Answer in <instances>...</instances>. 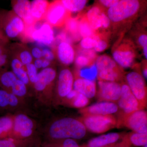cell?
<instances>
[{
	"label": "cell",
	"mask_w": 147,
	"mask_h": 147,
	"mask_svg": "<svg viewBox=\"0 0 147 147\" xmlns=\"http://www.w3.org/2000/svg\"><path fill=\"white\" fill-rule=\"evenodd\" d=\"M142 76L144 78L145 80L147 79V69L146 63H144V65L142 66Z\"/></svg>",
	"instance_id": "cell-50"
},
{
	"label": "cell",
	"mask_w": 147,
	"mask_h": 147,
	"mask_svg": "<svg viewBox=\"0 0 147 147\" xmlns=\"http://www.w3.org/2000/svg\"><path fill=\"white\" fill-rule=\"evenodd\" d=\"M42 59H43L42 58L34 59V61H33V63L37 69L42 68Z\"/></svg>",
	"instance_id": "cell-47"
},
{
	"label": "cell",
	"mask_w": 147,
	"mask_h": 147,
	"mask_svg": "<svg viewBox=\"0 0 147 147\" xmlns=\"http://www.w3.org/2000/svg\"><path fill=\"white\" fill-rule=\"evenodd\" d=\"M98 96L103 101L115 102L119 99L121 92V84L118 82L98 80Z\"/></svg>",
	"instance_id": "cell-11"
},
{
	"label": "cell",
	"mask_w": 147,
	"mask_h": 147,
	"mask_svg": "<svg viewBox=\"0 0 147 147\" xmlns=\"http://www.w3.org/2000/svg\"><path fill=\"white\" fill-rule=\"evenodd\" d=\"M118 110V106L115 102L102 101L83 108L81 113L84 116L108 115L117 113Z\"/></svg>",
	"instance_id": "cell-14"
},
{
	"label": "cell",
	"mask_w": 147,
	"mask_h": 147,
	"mask_svg": "<svg viewBox=\"0 0 147 147\" xmlns=\"http://www.w3.org/2000/svg\"><path fill=\"white\" fill-rule=\"evenodd\" d=\"M125 78L126 84L144 109L146 106L147 99V87L144 78L137 71L129 72Z\"/></svg>",
	"instance_id": "cell-6"
},
{
	"label": "cell",
	"mask_w": 147,
	"mask_h": 147,
	"mask_svg": "<svg viewBox=\"0 0 147 147\" xmlns=\"http://www.w3.org/2000/svg\"><path fill=\"white\" fill-rule=\"evenodd\" d=\"M71 13L66 9L61 1L50 3L45 20L52 27H61L71 17Z\"/></svg>",
	"instance_id": "cell-8"
},
{
	"label": "cell",
	"mask_w": 147,
	"mask_h": 147,
	"mask_svg": "<svg viewBox=\"0 0 147 147\" xmlns=\"http://www.w3.org/2000/svg\"><path fill=\"white\" fill-rule=\"evenodd\" d=\"M74 78L73 74L69 68L62 69L58 76L57 92L61 98L66 97L73 90Z\"/></svg>",
	"instance_id": "cell-15"
},
{
	"label": "cell",
	"mask_w": 147,
	"mask_h": 147,
	"mask_svg": "<svg viewBox=\"0 0 147 147\" xmlns=\"http://www.w3.org/2000/svg\"><path fill=\"white\" fill-rule=\"evenodd\" d=\"M0 26L8 39L17 38L26 34L25 23L12 11L0 13Z\"/></svg>",
	"instance_id": "cell-5"
},
{
	"label": "cell",
	"mask_w": 147,
	"mask_h": 147,
	"mask_svg": "<svg viewBox=\"0 0 147 147\" xmlns=\"http://www.w3.org/2000/svg\"><path fill=\"white\" fill-rule=\"evenodd\" d=\"M0 147H17L13 141L9 139H0Z\"/></svg>",
	"instance_id": "cell-44"
},
{
	"label": "cell",
	"mask_w": 147,
	"mask_h": 147,
	"mask_svg": "<svg viewBox=\"0 0 147 147\" xmlns=\"http://www.w3.org/2000/svg\"><path fill=\"white\" fill-rule=\"evenodd\" d=\"M123 124L126 127L137 133L147 132V113L144 110L135 111L123 117Z\"/></svg>",
	"instance_id": "cell-12"
},
{
	"label": "cell",
	"mask_w": 147,
	"mask_h": 147,
	"mask_svg": "<svg viewBox=\"0 0 147 147\" xmlns=\"http://www.w3.org/2000/svg\"><path fill=\"white\" fill-rule=\"evenodd\" d=\"M62 147H80L74 139H67L64 141Z\"/></svg>",
	"instance_id": "cell-45"
},
{
	"label": "cell",
	"mask_w": 147,
	"mask_h": 147,
	"mask_svg": "<svg viewBox=\"0 0 147 147\" xmlns=\"http://www.w3.org/2000/svg\"><path fill=\"white\" fill-rule=\"evenodd\" d=\"M75 65L79 69L86 67L94 63L95 61L93 60L88 55L84 54L80 50H78L77 54L75 56L74 60Z\"/></svg>",
	"instance_id": "cell-31"
},
{
	"label": "cell",
	"mask_w": 147,
	"mask_h": 147,
	"mask_svg": "<svg viewBox=\"0 0 147 147\" xmlns=\"http://www.w3.org/2000/svg\"><path fill=\"white\" fill-rule=\"evenodd\" d=\"M17 96L6 90L0 89V108H5L8 106L14 107L18 105Z\"/></svg>",
	"instance_id": "cell-25"
},
{
	"label": "cell",
	"mask_w": 147,
	"mask_h": 147,
	"mask_svg": "<svg viewBox=\"0 0 147 147\" xmlns=\"http://www.w3.org/2000/svg\"><path fill=\"white\" fill-rule=\"evenodd\" d=\"M57 74L56 69L51 67L42 69L38 74L34 84L35 89L37 92L43 91L53 84L57 77Z\"/></svg>",
	"instance_id": "cell-16"
},
{
	"label": "cell",
	"mask_w": 147,
	"mask_h": 147,
	"mask_svg": "<svg viewBox=\"0 0 147 147\" xmlns=\"http://www.w3.org/2000/svg\"><path fill=\"white\" fill-rule=\"evenodd\" d=\"M121 137L119 133H108L93 138L88 144V147H104L117 142Z\"/></svg>",
	"instance_id": "cell-21"
},
{
	"label": "cell",
	"mask_w": 147,
	"mask_h": 147,
	"mask_svg": "<svg viewBox=\"0 0 147 147\" xmlns=\"http://www.w3.org/2000/svg\"><path fill=\"white\" fill-rule=\"evenodd\" d=\"M42 52V58L51 62L55 60V55L53 51L50 47H45L41 48Z\"/></svg>",
	"instance_id": "cell-41"
},
{
	"label": "cell",
	"mask_w": 147,
	"mask_h": 147,
	"mask_svg": "<svg viewBox=\"0 0 147 147\" xmlns=\"http://www.w3.org/2000/svg\"><path fill=\"white\" fill-rule=\"evenodd\" d=\"M50 4L45 0H34L31 2L32 16L36 23L45 19Z\"/></svg>",
	"instance_id": "cell-20"
},
{
	"label": "cell",
	"mask_w": 147,
	"mask_h": 147,
	"mask_svg": "<svg viewBox=\"0 0 147 147\" xmlns=\"http://www.w3.org/2000/svg\"><path fill=\"white\" fill-rule=\"evenodd\" d=\"M144 5L143 1L139 0H119L106 11L111 28L119 30L130 25L142 13Z\"/></svg>",
	"instance_id": "cell-1"
},
{
	"label": "cell",
	"mask_w": 147,
	"mask_h": 147,
	"mask_svg": "<svg viewBox=\"0 0 147 147\" xmlns=\"http://www.w3.org/2000/svg\"><path fill=\"white\" fill-rule=\"evenodd\" d=\"M119 0H100L97 1V3L106 11L118 3Z\"/></svg>",
	"instance_id": "cell-42"
},
{
	"label": "cell",
	"mask_w": 147,
	"mask_h": 147,
	"mask_svg": "<svg viewBox=\"0 0 147 147\" xmlns=\"http://www.w3.org/2000/svg\"><path fill=\"white\" fill-rule=\"evenodd\" d=\"M81 121L86 129L95 133H104L116 126V119L112 115L84 116Z\"/></svg>",
	"instance_id": "cell-7"
},
{
	"label": "cell",
	"mask_w": 147,
	"mask_h": 147,
	"mask_svg": "<svg viewBox=\"0 0 147 147\" xmlns=\"http://www.w3.org/2000/svg\"><path fill=\"white\" fill-rule=\"evenodd\" d=\"M85 15L95 36L107 38L109 33L107 31L111 29V23L106 10L97 3L90 8Z\"/></svg>",
	"instance_id": "cell-3"
},
{
	"label": "cell",
	"mask_w": 147,
	"mask_h": 147,
	"mask_svg": "<svg viewBox=\"0 0 147 147\" xmlns=\"http://www.w3.org/2000/svg\"><path fill=\"white\" fill-rule=\"evenodd\" d=\"M10 90L11 91L10 92L17 97H22L24 96L27 93L26 85L18 79L13 84Z\"/></svg>",
	"instance_id": "cell-34"
},
{
	"label": "cell",
	"mask_w": 147,
	"mask_h": 147,
	"mask_svg": "<svg viewBox=\"0 0 147 147\" xmlns=\"http://www.w3.org/2000/svg\"><path fill=\"white\" fill-rule=\"evenodd\" d=\"M144 147H147V144L145 145V146H144Z\"/></svg>",
	"instance_id": "cell-51"
},
{
	"label": "cell",
	"mask_w": 147,
	"mask_h": 147,
	"mask_svg": "<svg viewBox=\"0 0 147 147\" xmlns=\"http://www.w3.org/2000/svg\"><path fill=\"white\" fill-rule=\"evenodd\" d=\"M112 54L113 59L122 69L133 66L137 57L136 46L128 38H125L116 44Z\"/></svg>",
	"instance_id": "cell-4"
},
{
	"label": "cell",
	"mask_w": 147,
	"mask_h": 147,
	"mask_svg": "<svg viewBox=\"0 0 147 147\" xmlns=\"http://www.w3.org/2000/svg\"><path fill=\"white\" fill-rule=\"evenodd\" d=\"M97 44L96 36L82 38L79 43V48L85 50L94 49Z\"/></svg>",
	"instance_id": "cell-36"
},
{
	"label": "cell",
	"mask_w": 147,
	"mask_h": 147,
	"mask_svg": "<svg viewBox=\"0 0 147 147\" xmlns=\"http://www.w3.org/2000/svg\"><path fill=\"white\" fill-rule=\"evenodd\" d=\"M97 38V44L96 46L93 49L96 53H100L103 52L107 49L108 47V41L107 38H100L96 36Z\"/></svg>",
	"instance_id": "cell-40"
},
{
	"label": "cell",
	"mask_w": 147,
	"mask_h": 147,
	"mask_svg": "<svg viewBox=\"0 0 147 147\" xmlns=\"http://www.w3.org/2000/svg\"><path fill=\"white\" fill-rule=\"evenodd\" d=\"M27 74L28 77L29 81L32 84H34L36 80L38 75L37 69L35 67L33 63L29 64L26 65Z\"/></svg>",
	"instance_id": "cell-39"
},
{
	"label": "cell",
	"mask_w": 147,
	"mask_h": 147,
	"mask_svg": "<svg viewBox=\"0 0 147 147\" xmlns=\"http://www.w3.org/2000/svg\"><path fill=\"white\" fill-rule=\"evenodd\" d=\"M86 128L80 120L70 117L55 121L50 126L49 134L55 139H80L86 134Z\"/></svg>",
	"instance_id": "cell-2"
},
{
	"label": "cell",
	"mask_w": 147,
	"mask_h": 147,
	"mask_svg": "<svg viewBox=\"0 0 147 147\" xmlns=\"http://www.w3.org/2000/svg\"><path fill=\"white\" fill-rule=\"evenodd\" d=\"M12 11L25 23L26 29L34 26L36 22L32 16L31 2L28 0L11 1Z\"/></svg>",
	"instance_id": "cell-13"
},
{
	"label": "cell",
	"mask_w": 147,
	"mask_h": 147,
	"mask_svg": "<svg viewBox=\"0 0 147 147\" xmlns=\"http://www.w3.org/2000/svg\"><path fill=\"white\" fill-rule=\"evenodd\" d=\"M18 49H16V52L13 56L16 57L24 65L32 63L33 58L31 54L30 51L26 47L23 46H19Z\"/></svg>",
	"instance_id": "cell-28"
},
{
	"label": "cell",
	"mask_w": 147,
	"mask_h": 147,
	"mask_svg": "<svg viewBox=\"0 0 147 147\" xmlns=\"http://www.w3.org/2000/svg\"><path fill=\"white\" fill-rule=\"evenodd\" d=\"M56 56L61 63L68 66L74 62L76 53L71 44L62 41L59 42L57 46Z\"/></svg>",
	"instance_id": "cell-17"
},
{
	"label": "cell",
	"mask_w": 147,
	"mask_h": 147,
	"mask_svg": "<svg viewBox=\"0 0 147 147\" xmlns=\"http://www.w3.org/2000/svg\"><path fill=\"white\" fill-rule=\"evenodd\" d=\"M89 98L78 93L76 97L72 99L73 105L74 107L77 108H84L88 105L89 102Z\"/></svg>",
	"instance_id": "cell-38"
},
{
	"label": "cell",
	"mask_w": 147,
	"mask_h": 147,
	"mask_svg": "<svg viewBox=\"0 0 147 147\" xmlns=\"http://www.w3.org/2000/svg\"><path fill=\"white\" fill-rule=\"evenodd\" d=\"M73 89L88 98H92L96 94V86L94 81L79 77L74 80Z\"/></svg>",
	"instance_id": "cell-19"
},
{
	"label": "cell",
	"mask_w": 147,
	"mask_h": 147,
	"mask_svg": "<svg viewBox=\"0 0 147 147\" xmlns=\"http://www.w3.org/2000/svg\"><path fill=\"white\" fill-rule=\"evenodd\" d=\"M78 93L73 89L70 91V92L66 96L67 98L70 100H72L74 97H76Z\"/></svg>",
	"instance_id": "cell-48"
},
{
	"label": "cell",
	"mask_w": 147,
	"mask_h": 147,
	"mask_svg": "<svg viewBox=\"0 0 147 147\" xmlns=\"http://www.w3.org/2000/svg\"><path fill=\"white\" fill-rule=\"evenodd\" d=\"M97 71H106L121 67L113 58L109 55H103L97 57L95 62Z\"/></svg>",
	"instance_id": "cell-23"
},
{
	"label": "cell",
	"mask_w": 147,
	"mask_h": 147,
	"mask_svg": "<svg viewBox=\"0 0 147 147\" xmlns=\"http://www.w3.org/2000/svg\"><path fill=\"white\" fill-rule=\"evenodd\" d=\"M97 69L95 63L91 65L79 69V77L94 81L97 76Z\"/></svg>",
	"instance_id": "cell-30"
},
{
	"label": "cell",
	"mask_w": 147,
	"mask_h": 147,
	"mask_svg": "<svg viewBox=\"0 0 147 147\" xmlns=\"http://www.w3.org/2000/svg\"><path fill=\"white\" fill-rule=\"evenodd\" d=\"M17 79L12 71H4L0 73V86L6 90L10 89Z\"/></svg>",
	"instance_id": "cell-27"
},
{
	"label": "cell",
	"mask_w": 147,
	"mask_h": 147,
	"mask_svg": "<svg viewBox=\"0 0 147 147\" xmlns=\"http://www.w3.org/2000/svg\"><path fill=\"white\" fill-rule=\"evenodd\" d=\"M34 123L32 120L23 114L16 116L13 121V130L23 138L31 135Z\"/></svg>",
	"instance_id": "cell-18"
},
{
	"label": "cell",
	"mask_w": 147,
	"mask_h": 147,
	"mask_svg": "<svg viewBox=\"0 0 147 147\" xmlns=\"http://www.w3.org/2000/svg\"><path fill=\"white\" fill-rule=\"evenodd\" d=\"M31 38L36 42L39 47H50L54 44L55 36L53 27L47 22H44L37 27L34 26L29 30Z\"/></svg>",
	"instance_id": "cell-9"
},
{
	"label": "cell",
	"mask_w": 147,
	"mask_h": 147,
	"mask_svg": "<svg viewBox=\"0 0 147 147\" xmlns=\"http://www.w3.org/2000/svg\"><path fill=\"white\" fill-rule=\"evenodd\" d=\"M79 34L82 38L95 36L85 15L79 19Z\"/></svg>",
	"instance_id": "cell-29"
},
{
	"label": "cell",
	"mask_w": 147,
	"mask_h": 147,
	"mask_svg": "<svg viewBox=\"0 0 147 147\" xmlns=\"http://www.w3.org/2000/svg\"><path fill=\"white\" fill-rule=\"evenodd\" d=\"M43 59V58H42ZM52 62L50 61L45 59H42V68L45 69L47 67H50L51 65Z\"/></svg>",
	"instance_id": "cell-49"
},
{
	"label": "cell",
	"mask_w": 147,
	"mask_h": 147,
	"mask_svg": "<svg viewBox=\"0 0 147 147\" xmlns=\"http://www.w3.org/2000/svg\"><path fill=\"white\" fill-rule=\"evenodd\" d=\"M128 138L131 144L136 146H144L147 144V132H132L129 134Z\"/></svg>",
	"instance_id": "cell-32"
},
{
	"label": "cell",
	"mask_w": 147,
	"mask_h": 147,
	"mask_svg": "<svg viewBox=\"0 0 147 147\" xmlns=\"http://www.w3.org/2000/svg\"><path fill=\"white\" fill-rule=\"evenodd\" d=\"M10 65L12 71L18 80L26 85H28L30 81L27 74L26 65H24L19 59L13 56L10 60Z\"/></svg>",
	"instance_id": "cell-22"
},
{
	"label": "cell",
	"mask_w": 147,
	"mask_h": 147,
	"mask_svg": "<svg viewBox=\"0 0 147 147\" xmlns=\"http://www.w3.org/2000/svg\"><path fill=\"white\" fill-rule=\"evenodd\" d=\"M137 42L142 49L143 55L146 60L147 59V35L145 32L140 33L137 36Z\"/></svg>",
	"instance_id": "cell-37"
},
{
	"label": "cell",
	"mask_w": 147,
	"mask_h": 147,
	"mask_svg": "<svg viewBox=\"0 0 147 147\" xmlns=\"http://www.w3.org/2000/svg\"><path fill=\"white\" fill-rule=\"evenodd\" d=\"M13 126V121L9 117L0 118V139L4 137Z\"/></svg>",
	"instance_id": "cell-33"
},
{
	"label": "cell",
	"mask_w": 147,
	"mask_h": 147,
	"mask_svg": "<svg viewBox=\"0 0 147 147\" xmlns=\"http://www.w3.org/2000/svg\"><path fill=\"white\" fill-rule=\"evenodd\" d=\"M62 147V146H60V147Z\"/></svg>",
	"instance_id": "cell-52"
},
{
	"label": "cell",
	"mask_w": 147,
	"mask_h": 147,
	"mask_svg": "<svg viewBox=\"0 0 147 147\" xmlns=\"http://www.w3.org/2000/svg\"><path fill=\"white\" fill-rule=\"evenodd\" d=\"M61 1L66 9L71 13L83 10L88 2L86 0H62Z\"/></svg>",
	"instance_id": "cell-26"
},
{
	"label": "cell",
	"mask_w": 147,
	"mask_h": 147,
	"mask_svg": "<svg viewBox=\"0 0 147 147\" xmlns=\"http://www.w3.org/2000/svg\"><path fill=\"white\" fill-rule=\"evenodd\" d=\"M32 57L34 59H42V52L41 48L38 46L32 47L31 50H30Z\"/></svg>",
	"instance_id": "cell-43"
},
{
	"label": "cell",
	"mask_w": 147,
	"mask_h": 147,
	"mask_svg": "<svg viewBox=\"0 0 147 147\" xmlns=\"http://www.w3.org/2000/svg\"><path fill=\"white\" fill-rule=\"evenodd\" d=\"M8 40L0 26V45H7Z\"/></svg>",
	"instance_id": "cell-46"
},
{
	"label": "cell",
	"mask_w": 147,
	"mask_h": 147,
	"mask_svg": "<svg viewBox=\"0 0 147 147\" xmlns=\"http://www.w3.org/2000/svg\"><path fill=\"white\" fill-rule=\"evenodd\" d=\"M65 30L72 40L78 41L81 39L79 33V18L69 17L65 24Z\"/></svg>",
	"instance_id": "cell-24"
},
{
	"label": "cell",
	"mask_w": 147,
	"mask_h": 147,
	"mask_svg": "<svg viewBox=\"0 0 147 147\" xmlns=\"http://www.w3.org/2000/svg\"><path fill=\"white\" fill-rule=\"evenodd\" d=\"M121 92L118 106L122 111L123 117L129 115L135 111L143 110L141 104L132 93L126 83L121 84Z\"/></svg>",
	"instance_id": "cell-10"
},
{
	"label": "cell",
	"mask_w": 147,
	"mask_h": 147,
	"mask_svg": "<svg viewBox=\"0 0 147 147\" xmlns=\"http://www.w3.org/2000/svg\"><path fill=\"white\" fill-rule=\"evenodd\" d=\"M10 56V50L7 45H0V69L8 64Z\"/></svg>",
	"instance_id": "cell-35"
}]
</instances>
